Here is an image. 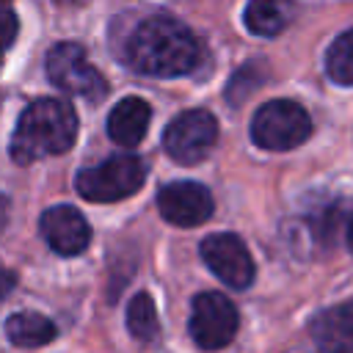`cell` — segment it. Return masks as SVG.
<instances>
[{"label": "cell", "instance_id": "1", "mask_svg": "<svg viewBox=\"0 0 353 353\" xmlns=\"http://www.w3.org/2000/svg\"><path fill=\"white\" fill-rule=\"evenodd\" d=\"M199 55H201V47L196 36L171 17L143 19L127 41L130 66L149 77L188 74L199 63Z\"/></svg>", "mask_w": 353, "mask_h": 353}, {"label": "cell", "instance_id": "2", "mask_svg": "<svg viewBox=\"0 0 353 353\" xmlns=\"http://www.w3.org/2000/svg\"><path fill=\"white\" fill-rule=\"evenodd\" d=\"M77 116L63 99H36L30 102L14 130L11 157L17 163H33L44 154H61L74 143Z\"/></svg>", "mask_w": 353, "mask_h": 353}, {"label": "cell", "instance_id": "3", "mask_svg": "<svg viewBox=\"0 0 353 353\" xmlns=\"http://www.w3.org/2000/svg\"><path fill=\"white\" fill-rule=\"evenodd\" d=\"M146 165L135 154H113L91 168H83L74 188L88 201H121L141 190Z\"/></svg>", "mask_w": 353, "mask_h": 353}, {"label": "cell", "instance_id": "4", "mask_svg": "<svg viewBox=\"0 0 353 353\" xmlns=\"http://www.w3.org/2000/svg\"><path fill=\"white\" fill-rule=\"evenodd\" d=\"M312 132L309 113L292 99H270L251 119V138L259 149L287 152L301 146Z\"/></svg>", "mask_w": 353, "mask_h": 353}, {"label": "cell", "instance_id": "5", "mask_svg": "<svg viewBox=\"0 0 353 353\" xmlns=\"http://www.w3.org/2000/svg\"><path fill=\"white\" fill-rule=\"evenodd\" d=\"M44 63H47L50 83L55 88L66 91V94H74V97H83V99H91V102H99L108 94L105 77L88 63L85 52L72 41L55 44L47 52Z\"/></svg>", "mask_w": 353, "mask_h": 353}, {"label": "cell", "instance_id": "6", "mask_svg": "<svg viewBox=\"0 0 353 353\" xmlns=\"http://www.w3.org/2000/svg\"><path fill=\"white\" fill-rule=\"evenodd\" d=\"M215 141H218V121L210 110L201 108H190L179 113L165 127L163 135V146L168 157L182 165H196L199 160H204L207 152L215 146Z\"/></svg>", "mask_w": 353, "mask_h": 353}, {"label": "cell", "instance_id": "7", "mask_svg": "<svg viewBox=\"0 0 353 353\" xmlns=\"http://www.w3.org/2000/svg\"><path fill=\"white\" fill-rule=\"evenodd\" d=\"M188 328L201 350H221L237 334V309L221 292H201L193 298Z\"/></svg>", "mask_w": 353, "mask_h": 353}, {"label": "cell", "instance_id": "8", "mask_svg": "<svg viewBox=\"0 0 353 353\" xmlns=\"http://www.w3.org/2000/svg\"><path fill=\"white\" fill-rule=\"evenodd\" d=\"M201 259L204 265L226 284L234 290H245L254 281V259L245 248V243L232 234V232H221V234H210L201 240Z\"/></svg>", "mask_w": 353, "mask_h": 353}, {"label": "cell", "instance_id": "9", "mask_svg": "<svg viewBox=\"0 0 353 353\" xmlns=\"http://www.w3.org/2000/svg\"><path fill=\"white\" fill-rule=\"evenodd\" d=\"M39 226H41L47 245L61 256H74V254L85 251L91 243L88 221L83 218L80 210H74L69 204H55V207L44 210Z\"/></svg>", "mask_w": 353, "mask_h": 353}, {"label": "cell", "instance_id": "10", "mask_svg": "<svg viewBox=\"0 0 353 353\" xmlns=\"http://www.w3.org/2000/svg\"><path fill=\"white\" fill-rule=\"evenodd\" d=\"M157 207L174 226H199L212 215V196L199 182H171L160 190Z\"/></svg>", "mask_w": 353, "mask_h": 353}, {"label": "cell", "instance_id": "11", "mask_svg": "<svg viewBox=\"0 0 353 353\" xmlns=\"http://www.w3.org/2000/svg\"><path fill=\"white\" fill-rule=\"evenodd\" d=\"M312 339L323 353H353V303L323 309L312 320Z\"/></svg>", "mask_w": 353, "mask_h": 353}, {"label": "cell", "instance_id": "12", "mask_svg": "<svg viewBox=\"0 0 353 353\" xmlns=\"http://www.w3.org/2000/svg\"><path fill=\"white\" fill-rule=\"evenodd\" d=\"M149 119H152V108L146 99L141 97H124L121 102L113 105L110 116H108V135L119 143V146H138L149 130Z\"/></svg>", "mask_w": 353, "mask_h": 353}, {"label": "cell", "instance_id": "13", "mask_svg": "<svg viewBox=\"0 0 353 353\" xmlns=\"http://www.w3.org/2000/svg\"><path fill=\"white\" fill-rule=\"evenodd\" d=\"M295 14L292 0H248L243 22L256 36H279Z\"/></svg>", "mask_w": 353, "mask_h": 353}, {"label": "cell", "instance_id": "14", "mask_svg": "<svg viewBox=\"0 0 353 353\" xmlns=\"http://www.w3.org/2000/svg\"><path fill=\"white\" fill-rule=\"evenodd\" d=\"M6 336L17 347H41L55 339V325L39 312H14L6 320Z\"/></svg>", "mask_w": 353, "mask_h": 353}, {"label": "cell", "instance_id": "15", "mask_svg": "<svg viewBox=\"0 0 353 353\" xmlns=\"http://www.w3.org/2000/svg\"><path fill=\"white\" fill-rule=\"evenodd\" d=\"M325 74L339 85H353V30L339 33L325 52Z\"/></svg>", "mask_w": 353, "mask_h": 353}, {"label": "cell", "instance_id": "16", "mask_svg": "<svg viewBox=\"0 0 353 353\" xmlns=\"http://www.w3.org/2000/svg\"><path fill=\"white\" fill-rule=\"evenodd\" d=\"M127 328L132 336L138 339H152L157 334V309H154V301L149 298V292H138L130 306H127Z\"/></svg>", "mask_w": 353, "mask_h": 353}, {"label": "cell", "instance_id": "17", "mask_svg": "<svg viewBox=\"0 0 353 353\" xmlns=\"http://www.w3.org/2000/svg\"><path fill=\"white\" fill-rule=\"evenodd\" d=\"M14 36H17V17H14V11H6V36H3V44L11 47L14 44Z\"/></svg>", "mask_w": 353, "mask_h": 353}, {"label": "cell", "instance_id": "18", "mask_svg": "<svg viewBox=\"0 0 353 353\" xmlns=\"http://www.w3.org/2000/svg\"><path fill=\"white\" fill-rule=\"evenodd\" d=\"M347 245H350V251H353V218H350V226H347Z\"/></svg>", "mask_w": 353, "mask_h": 353}, {"label": "cell", "instance_id": "19", "mask_svg": "<svg viewBox=\"0 0 353 353\" xmlns=\"http://www.w3.org/2000/svg\"><path fill=\"white\" fill-rule=\"evenodd\" d=\"M61 3H74V0H61Z\"/></svg>", "mask_w": 353, "mask_h": 353}]
</instances>
